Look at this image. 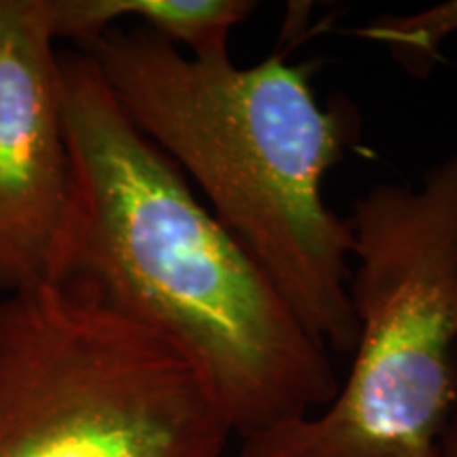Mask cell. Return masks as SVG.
<instances>
[{
    "label": "cell",
    "instance_id": "2",
    "mask_svg": "<svg viewBox=\"0 0 457 457\" xmlns=\"http://www.w3.org/2000/svg\"><path fill=\"white\" fill-rule=\"evenodd\" d=\"M129 121L204 195L313 337L352 353V228L324 197L328 171L358 145L345 100L322 104L312 66L271 55L239 68L148 32L114 28L87 49Z\"/></svg>",
    "mask_w": 457,
    "mask_h": 457
},
{
    "label": "cell",
    "instance_id": "4",
    "mask_svg": "<svg viewBox=\"0 0 457 457\" xmlns=\"http://www.w3.org/2000/svg\"><path fill=\"white\" fill-rule=\"evenodd\" d=\"M231 436L168 337L51 282L0 293V457H222Z\"/></svg>",
    "mask_w": 457,
    "mask_h": 457
},
{
    "label": "cell",
    "instance_id": "7",
    "mask_svg": "<svg viewBox=\"0 0 457 457\" xmlns=\"http://www.w3.org/2000/svg\"><path fill=\"white\" fill-rule=\"evenodd\" d=\"M455 30L457 3H449L411 17H381L358 34L387 45L409 72L426 74L445 37Z\"/></svg>",
    "mask_w": 457,
    "mask_h": 457
},
{
    "label": "cell",
    "instance_id": "3",
    "mask_svg": "<svg viewBox=\"0 0 457 457\" xmlns=\"http://www.w3.org/2000/svg\"><path fill=\"white\" fill-rule=\"evenodd\" d=\"M347 222L350 373L327 407L245 438L239 457H441L457 404V153L415 187H370Z\"/></svg>",
    "mask_w": 457,
    "mask_h": 457
},
{
    "label": "cell",
    "instance_id": "1",
    "mask_svg": "<svg viewBox=\"0 0 457 457\" xmlns=\"http://www.w3.org/2000/svg\"><path fill=\"white\" fill-rule=\"evenodd\" d=\"M71 202L47 282L180 345L233 434L259 436L337 396L328 347L119 106L87 51L62 54Z\"/></svg>",
    "mask_w": 457,
    "mask_h": 457
},
{
    "label": "cell",
    "instance_id": "6",
    "mask_svg": "<svg viewBox=\"0 0 457 457\" xmlns=\"http://www.w3.org/2000/svg\"><path fill=\"white\" fill-rule=\"evenodd\" d=\"M254 11L253 0H49L57 41L66 38L87 51L129 20L195 57L228 54L231 32Z\"/></svg>",
    "mask_w": 457,
    "mask_h": 457
},
{
    "label": "cell",
    "instance_id": "5",
    "mask_svg": "<svg viewBox=\"0 0 457 457\" xmlns=\"http://www.w3.org/2000/svg\"><path fill=\"white\" fill-rule=\"evenodd\" d=\"M49 0H0V293L49 279L71 153Z\"/></svg>",
    "mask_w": 457,
    "mask_h": 457
},
{
    "label": "cell",
    "instance_id": "8",
    "mask_svg": "<svg viewBox=\"0 0 457 457\" xmlns=\"http://www.w3.org/2000/svg\"><path fill=\"white\" fill-rule=\"evenodd\" d=\"M441 457H457V404L441 438Z\"/></svg>",
    "mask_w": 457,
    "mask_h": 457
}]
</instances>
